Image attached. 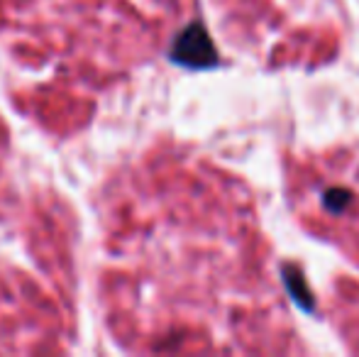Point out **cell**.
<instances>
[{
	"label": "cell",
	"mask_w": 359,
	"mask_h": 357,
	"mask_svg": "<svg viewBox=\"0 0 359 357\" xmlns=\"http://www.w3.org/2000/svg\"><path fill=\"white\" fill-rule=\"evenodd\" d=\"M169 59L186 69H213L220 57H217V49L208 29L201 22H191L189 27H184L176 34Z\"/></svg>",
	"instance_id": "cell-1"
},
{
	"label": "cell",
	"mask_w": 359,
	"mask_h": 357,
	"mask_svg": "<svg viewBox=\"0 0 359 357\" xmlns=\"http://www.w3.org/2000/svg\"><path fill=\"white\" fill-rule=\"evenodd\" d=\"M352 201L355 198H352V194L347 189H330L323 194V208L340 215V213H345V208L352 203Z\"/></svg>",
	"instance_id": "cell-2"
},
{
	"label": "cell",
	"mask_w": 359,
	"mask_h": 357,
	"mask_svg": "<svg viewBox=\"0 0 359 357\" xmlns=\"http://www.w3.org/2000/svg\"><path fill=\"white\" fill-rule=\"evenodd\" d=\"M284 276H286V286L291 289V294L296 296V301L303 306L306 311H313V304H311V291L306 289V281L301 279V274L298 276H288V271L284 269Z\"/></svg>",
	"instance_id": "cell-3"
}]
</instances>
